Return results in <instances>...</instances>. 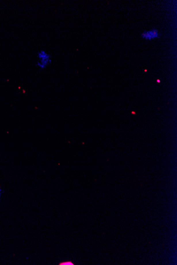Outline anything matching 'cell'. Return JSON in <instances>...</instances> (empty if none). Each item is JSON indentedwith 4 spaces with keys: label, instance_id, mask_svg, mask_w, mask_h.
I'll use <instances>...</instances> for the list:
<instances>
[{
    "label": "cell",
    "instance_id": "cell-2",
    "mask_svg": "<svg viewBox=\"0 0 177 265\" xmlns=\"http://www.w3.org/2000/svg\"><path fill=\"white\" fill-rule=\"evenodd\" d=\"M160 36V33L157 29H153L148 31H145L141 34V37L146 40H152L158 39Z\"/></svg>",
    "mask_w": 177,
    "mask_h": 265
},
{
    "label": "cell",
    "instance_id": "cell-3",
    "mask_svg": "<svg viewBox=\"0 0 177 265\" xmlns=\"http://www.w3.org/2000/svg\"><path fill=\"white\" fill-rule=\"evenodd\" d=\"M60 265H74L73 263L72 262H62V263H60Z\"/></svg>",
    "mask_w": 177,
    "mask_h": 265
},
{
    "label": "cell",
    "instance_id": "cell-1",
    "mask_svg": "<svg viewBox=\"0 0 177 265\" xmlns=\"http://www.w3.org/2000/svg\"><path fill=\"white\" fill-rule=\"evenodd\" d=\"M37 61L36 66L40 70H45L52 63V57L50 54L43 50H41L37 53Z\"/></svg>",
    "mask_w": 177,
    "mask_h": 265
},
{
    "label": "cell",
    "instance_id": "cell-4",
    "mask_svg": "<svg viewBox=\"0 0 177 265\" xmlns=\"http://www.w3.org/2000/svg\"><path fill=\"white\" fill-rule=\"evenodd\" d=\"M1 189H0V197H1Z\"/></svg>",
    "mask_w": 177,
    "mask_h": 265
}]
</instances>
